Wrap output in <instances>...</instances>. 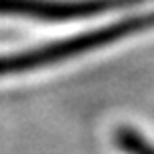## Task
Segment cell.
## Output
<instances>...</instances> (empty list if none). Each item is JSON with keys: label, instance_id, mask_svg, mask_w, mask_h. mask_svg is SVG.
I'll use <instances>...</instances> for the list:
<instances>
[{"label": "cell", "instance_id": "6da1fadb", "mask_svg": "<svg viewBox=\"0 0 154 154\" xmlns=\"http://www.w3.org/2000/svg\"><path fill=\"white\" fill-rule=\"evenodd\" d=\"M138 2L144 0H0V14H19L41 21H72Z\"/></svg>", "mask_w": 154, "mask_h": 154}, {"label": "cell", "instance_id": "7a4b0ae2", "mask_svg": "<svg viewBox=\"0 0 154 154\" xmlns=\"http://www.w3.org/2000/svg\"><path fill=\"white\" fill-rule=\"evenodd\" d=\"M115 144L125 154H154V144L131 128H119L115 131Z\"/></svg>", "mask_w": 154, "mask_h": 154}]
</instances>
